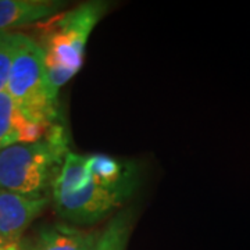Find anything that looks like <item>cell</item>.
Segmentation results:
<instances>
[{
    "label": "cell",
    "mask_w": 250,
    "mask_h": 250,
    "mask_svg": "<svg viewBox=\"0 0 250 250\" xmlns=\"http://www.w3.org/2000/svg\"><path fill=\"white\" fill-rule=\"evenodd\" d=\"M52 188L56 213L78 225L98 223L126 200L99 185L86 168V157L72 152L65 156Z\"/></svg>",
    "instance_id": "cell-3"
},
{
    "label": "cell",
    "mask_w": 250,
    "mask_h": 250,
    "mask_svg": "<svg viewBox=\"0 0 250 250\" xmlns=\"http://www.w3.org/2000/svg\"><path fill=\"white\" fill-rule=\"evenodd\" d=\"M20 34L0 32V92L6 90L10 67L16 54Z\"/></svg>",
    "instance_id": "cell-11"
},
{
    "label": "cell",
    "mask_w": 250,
    "mask_h": 250,
    "mask_svg": "<svg viewBox=\"0 0 250 250\" xmlns=\"http://www.w3.org/2000/svg\"><path fill=\"white\" fill-rule=\"evenodd\" d=\"M0 250H22V249L20 248L18 242H10V243H7L6 246H3Z\"/></svg>",
    "instance_id": "cell-12"
},
{
    "label": "cell",
    "mask_w": 250,
    "mask_h": 250,
    "mask_svg": "<svg viewBox=\"0 0 250 250\" xmlns=\"http://www.w3.org/2000/svg\"><path fill=\"white\" fill-rule=\"evenodd\" d=\"M100 233L67 224H52L41 229L32 250H95Z\"/></svg>",
    "instance_id": "cell-8"
},
{
    "label": "cell",
    "mask_w": 250,
    "mask_h": 250,
    "mask_svg": "<svg viewBox=\"0 0 250 250\" xmlns=\"http://www.w3.org/2000/svg\"><path fill=\"white\" fill-rule=\"evenodd\" d=\"M68 154L62 126L52 125L42 141L18 143L0 152V189L25 196L42 192Z\"/></svg>",
    "instance_id": "cell-2"
},
{
    "label": "cell",
    "mask_w": 250,
    "mask_h": 250,
    "mask_svg": "<svg viewBox=\"0 0 250 250\" xmlns=\"http://www.w3.org/2000/svg\"><path fill=\"white\" fill-rule=\"evenodd\" d=\"M132 221L134 214L131 210H125L117 214L100 233L95 250H125L132 229Z\"/></svg>",
    "instance_id": "cell-10"
},
{
    "label": "cell",
    "mask_w": 250,
    "mask_h": 250,
    "mask_svg": "<svg viewBox=\"0 0 250 250\" xmlns=\"http://www.w3.org/2000/svg\"><path fill=\"white\" fill-rule=\"evenodd\" d=\"M47 203L45 196H25L0 189V236L7 242H18Z\"/></svg>",
    "instance_id": "cell-5"
},
{
    "label": "cell",
    "mask_w": 250,
    "mask_h": 250,
    "mask_svg": "<svg viewBox=\"0 0 250 250\" xmlns=\"http://www.w3.org/2000/svg\"><path fill=\"white\" fill-rule=\"evenodd\" d=\"M65 6L60 0H0V32L47 21Z\"/></svg>",
    "instance_id": "cell-7"
},
{
    "label": "cell",
    "mask_w": 250,
    "mask_h": 250,
    "mask_svg": "<svg viewBox=\"0 0 250 250\" xmlns=\"http://www.w3.org/2000/svg\"><path fill=\"white\" fill-rule=\"evenodd\" d=\"M28 121L6 90L0 92V152L24 143Z\"/></svg>",
    "instance_id": "cell-9"
},
{
    "label": "cell",
    "mask_w": 250,
    "mask_h": 250,
    "mask_svg": "<svg viewBox=\"0 0 250 250\" xmlns=\"http://www.w3.org/2000/svg\"><path fill=\"white\" fill-rule=\"evenodd\" d=\"M86 168L99 185L121 195L125 199L135 192L138 184L136 167L129 161L117 160L107 154L86 157Z\"/></svg>",
    "instance_id": "cell-6"
},
{
    "label": "cell",
    "mask_w": 250,
    "mask_h": 250,
    "mask_svg": "<svg viewBox=\"0 0 250 250\" xmlns=\"http://www.w3.org/2000/svg\"><path fill=\"white\" fill-rule=\"evenodd\" d=\"M7 243H10V242H7L4 238H1V236H0V249H1L3 246H6Z\"/></svg>",
    "instance_id": "cell-13"
},
{
    "label": "cell",
    "mask_w": 250,
    "mask_h": 250,
    "mask_svg": "<svg viewBox=\"0 0 250 250\" xmlns=\"http://www.w3.org/2000/svg\"><path fill=\"white\" fill-rule=\"evenodd\" d=\"M6 92L31 123L56 124L57 96L49 85L45 52L29 36L20 34Z\"/></svg>",
    "instance_id": "cell-4"
},
{
    "label": "cell",
    "mask_w": 250,
    "mask_h": 250,
    "mask_svg": "<svg viewBox=\"0 0 250 250\" xmlns=\"http://www.w3.org/2000/svg\"><path fill=\"white\" fill-rule=\"evenodd\" d=\"M108 6L107 1H86L41 22L43 41L39 45L45 52L49 85L56 96L62 85L81 70L88 39L107 13Z\"/></svg>",
    "instance_id": "cell-1"
}]
</instances>
